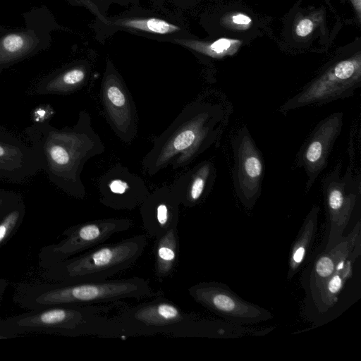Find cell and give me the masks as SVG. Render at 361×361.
Segmentation results:
<instances>
[{
	"mask_svg": "<svg viewBox=\"0 0 361 361\" xmlns=\"http://www.w3.org/2000/svg\"><path fill=\"white\" fill-rule=\"evenodd\" d=\"M24 133L49 181L72 197L84 198L86 190L80 177L84 166L105 150L88 112L81 110L71 127L57 128L47 120L33 122Z\"/></svg>",
	"mask_w": 361,
	"mask_h": 361,
	"instance_id": "obj_1",
	"label": "cell"
},
{
	"mask_svg": "<svg viewBox=\"0 0 361 361\" xmlns=\"http://www.w3.org/2000/svg\"><path fill=\"white\" fill-rule=\"evenodd\" d=\"M225 111L219 104L195 101L188 104L172 123L156 137L142 159L145 172L153 176L171 166L185 167L212 147L224 124Z\"/></svg>",
	"mask_w": 361,
	"mask_h": 361,
	"instance_id": "obj_2",
	"label": "cell"
},
{
	"mask_svg": "<svg viewBox=\"0 0 361 361\" xmlns=\"http://www.w3.org/2000/svg\"><path fill=\"white\" fill-rule=\"evenodd\" d=\"M113 319L122 335L161 333L178 337H202V319L161 297L154 296L149 301L124 308Z\"/></svg>",
	"mask_w": 361,
	"mask_h": 361,
	"instance_id": "obj_3",
	"label": "cell"
},
{
	"mask_svg": "<svg viewBox=\"0 0 361 361\" xmlns=\"http://www.w3.org/2000/svg\"><path fill=\"white\" fill-rule=\"evenodd\" d=\"M147 245L146 234L102 244L84 254L61 262L59 276L67 283L102 281L132 267Z\"/></svg>",
	"mask_w": 361,
	"mask_h": 361,
	"instance_id": "obj_4",
	"label": "cell"
},
{
	"mask_svg": "<svg viewBox=\"0 0 361 361\" xmlns=\"http://www.w3.org/2000/svg\"><path fill=\"white\" fill-rule=\"evenodd\" d=\"M361 85L360 54L330 64L279 109L286 114L298 108L324 105L353 96Z\"/></svg>",
	"mask_w": 361,
	"mask_h": 361,
	"instance_id": "obj_5",
	"label": "cell"
},
{
	"mask_svg": "<svg viewBox=\"0 0 361 361\" xmlns=\"http://www.w3.org/2000/svg\"><path fill=\"white\" fill-rule=\"evenodd\" d=\"M156 296L149 282L143 278L80 282L51 290L38 298L42 305H91L128 298Z\"/></svg>",
	"mask_w": 361,
	"mask_h": 361,
	"instance_id": "obj_6",
	"label": "cell"
},
{
	"mask_svg": "<svg viewBox=\"0 0 361 361\" xmlns=\"http://www.w3.org/2000/svg\"><path fill=\"white\" fill-rule=\"evenodd\" d=\"M341 164L322 180V192L324 199L329 233L325 250L337 244L343 238L357 201L360 196L361 182L353 167L349 165L341 175Z\"/></svg>",
	"mask_w": 361,
	"mask_h": 361,
	"instance_id": "obj_7",
	"label": "cell"
},
{
	"mask_svg": "<svg viewBox=\"0 0 361 361\" xmlns=\"http://www.w3.org/2000/svg\"><path fill=\"white\" fill-rule=\"evenodd\" d=\"M188 293L195 302L231 323L253 324L274 317L269 311L245 300L222 283L200 282L190 286Z\"/></svg>",
	"mask_w": 361,
	"mask_h": 361,
	"instance_id": "obj_8",
	"label": "cell"
},
{
	"mask_svg": "<svg viewBox=\"0 0 361 361\" xmlns=\"http://www.w3.org/2000/svg\"><path fill=\"white\" fill-rule=\"evenodd\" d=\"M233 188L240 203L251 209L260 197L264 161L248 128L239 129L232 141Z\"/></svg>",
	"mask_w": 361,
	"mask_h": 361,
	"instance_id": "obj_9",
	"label": "cell"
},
{
	"mask_svg": "<svg viewBox=\"0 0 361 361\" xmlns=\"http://www.w3.org/2000/svg\"><path fill=\"white\" fill-rule=\"evenodd\" d=\"M343 113L337 111L320 121L297 154L296 165L304 169L307 177V191L327 166L329 154L343 128Z\"/></svg>",
	"mask_w": 361,
	"mask_h": 361,
	"instance_id": "obj_10",
	"label": "cell"
},
{
	"mask_svg": "<svg viewBox=\"0 0 361 361\" xmlns=\"http://www.w3.org/2000/svg\"><path fill=\"white\" fill-rule=\"evenodd\" d=\"M98 190L99 202L115 210H132L150 192L142 178L121 164L112 166L100 177Z\"/></svg>",
	"mask_w": 361,
	"mask_h": 361,
	"instance_id": "obj_11",
	"label": "cell"
},
{
	"mask_svg": "<svg viewBox=\"0 0 361 361\" xmlns=\"http://www.w3.org/2000/svg\"><path fill=\"white\" fill-rule=\"evenodd\" d=\"M105 118L114 133L130 143L137 132V113L133 97L118 77H106L100 91Z\"/></svg>",
	"mask_w": 361,
	"mask_h": 361,
	"instance_id": "obj_12",
	"label": "cell"
},
{
	"mask_svg": "<svg viewBox=\"0 0 361 361\" xmlns=\"http://www.w3.org/2000/svg\"><path fill=\"white\" fill-rule=\"evenodd\" d=\"M132 226V220L124 218L96 219L77 225L65 233L66 238L52 248L51 253L56 259H66L102 245Z\"/></svg>",
	"mask_w": 361,
	"mask_h": 361,
	"instance_id": "obj_13",
	"label": "cell"
},
{
	"mask_svg": "<svg viewBox=\"0 0 361 361\" xmlns=\"http://www.w3.org/2000/svg\"><path fill=\"white\" fill-rule=\"evenodd\" d=\"M41 171L40 160L20 138L0 126V176L1 179L20 183Z\"/></svg>",
	"mask_w": 361,
	"mask_h": 361,
	"instance_id": "obj_14",
	"label": "cell"
},
{
	"mask_svg": "<svg viewBox=\"0 0 361 361\" xmlns=\"http://www.w3.org/2000/svg\"><path fill=\"white\" fill-rule=\"evenodd\" d=\"M180 200L171 186L149 192L140 205L142 227L146 235L155 239L178 227Z\"/></svg>",
	"mask_w": 361,
	"mask_h": 361,
	"instance_id": "obj_15",
	"label": "cell"
},
{
	"mask_svg": "<svg viewBox=\"0 0 361 361\" xmlns=\"http://www.w3.org/2000/svg\"><path fill=\"white\" fill-rule=\"evenodd\" d=\"M360 226L359 221L346 237L324 250L316 259L310 278L311 295L334 274L342 260L350 258L355 261L360 255Z\"/></svg>",
	"mask_w": 361,
	"mask_h": 361,
	"instance_id": "obj_16",
	"label": "cell"
},
{
	"mask_svg": "<svg viewBox=\"0 0 361 361\" xmlns=\"http://www.w3.org/2000/svg\"><path fill=\"white\" fill-rule=\"evenodd\" d=\"M215 168L209 161H204L180 176L171 185L180 204L193 207L207 195L214 179Z\"/></svg>",
	"mask_w": 361,
	"mask_h": 361,
	"instance_id": "obj_17",
	"label": "cell"
},
{
	"mask_svg": "<svg viewBox=\"0 0 361 361\" xmlns=\"http://www.w3.org/2000/svg\"><path fill=\"white\" fill-rule=\"evenodd\" d=\"M319 207L314 205L307 214L290 249L287 279L290 280L300 270L314 242Z\"/></svg>",
	"mask_w": 361,
	"mask_h": 361,
	"instance_id": "obj_18",
	"label": "cell"
},
{
	"mask_svg": "<svg viewBox=\"0 0 361 361\" xmlns=\"http://www.w3.org/2000/svg\"><path fill=\"white\" fill-rule=\"evenodd\" d=\"M154 273L159 280L166 279L175 271L179 256L178 227L169 229L156 238L153 247Z\"/></svg>",
	"mask_w": 361,
	"mask_h": 361,
	"instance_id": "obj_19",
	"label": "cell"
},
{
	"mask_svg": "<svg viewBox=\"0 0 361 361\" xmlns=\"http://www.w3.org/2000/svg\"><path fill=\"white\" fill-rule=\"evenodd\" d=\"M353 262L350 258L342 260L334 274L312 295L319 312H326L336 303L345 282L352 276Z\"/></svg>",
	"mask_w": 361,
	"mask_h": 361,
	"instance_id": "obj_20",
	"label": "cell"
},
{
	"mask_svg": "<svg viewBox=\"0 0 361 361\" xmlns=\"http://www.w3.org/2000/svg\"><path fill=\"white\" fill-rule=\"evenodd\" d=\"M86 78L81 68H73L39 83L35 92L38 94H67L77 91Z\"/></svg>",
	"mask_w": 361,
	"mask_h": 361,
	"instance_id": "obj_21",
	"label": "cell"
},
{
	"mask_svg": "<svg viewBox=\"0 0 361 361\" xmlns=\"http://www.w3.org/2000/svg\"><path fill=\"white\" fill-rule=\"evenodd\" d=\"M27 38L21 35L11 34L6 36L1 42L3 52L0 58V64L12 60V56L23 54L27 49Z\"/></svg>",
	"mask_w": 361,
	"mask_h": 361,
	"instance_id": "obj_22",
	"label": "cell"
},
{
	"mask_svg": "<svg viewBox=\"0 0 361 361\" xmlns=\"http://www.w3.org/2000/svg\"><path fill=\"white\" fill-rule=\"evenodd\" d=\"M122 24L130 27L158 34H167L179 30V27L173 24L157 18L131 20Z\"/></svg>",
	"mask_w": 361,
	"mask_h": 361,
	"instance_id": "obj_23",
	"label": "cell"
},
{
	"mask_svg": "<svg viewBox=\"0 0 361 361\" xmlns=\"http://www.w3.org/2000/svg\"><path fill=\"white\" fill-rule=\"evenodd\" d=\"M24 212V205L21 201L13 209L6 214L0 223V243L6 238L22 216Z\"/></svg>",
	"mask_w": 361,
	"mask_h": 361,
	"instance_id": "obj_24",
	"label": "cell"
},
{
	"mask_svg": "<svg viewBox=\"0 0 361 361\" xmlns=\"http://www.w3.org/2000/svg\"><path fill=\"white\" fill-rule=\"evenodd\" d=\"M21 201L17 193L0 190V212L10 211Z\"/></svg>",
	"mask_w": 361,
	"mask_h": 361,
	"instance_id": "obj_25",
	"label": "cell"
},
{
	"mask_svg": "<svg viewBox=\"0 0 361 361\" xmlns=\"http://www.w3.org/2000/svg\"><path fill=\"white\" fill-rule=\"evenodd\" d=\"M53 110L49 106H40L33 111V122H43L49 120L52 115Z\"/></svg>",
	"mask_w": 361,
	"mask_h": 361,
	"instance_id": "obj_26",
	"label": "cell"
},
{
	"mask_svg": "<svg viewBox=\"0 0 361 361\" xmlns=\"http://www.w3.org/2000/svg\"><path fill=\"white\" fill-rule=\"evenodd\" d=\"M314 27L313 22L309 18L301 19L295 26V32L300 37L310 35Z\"/></svg>",
	"mask_w": 361,
	"mask_h": 361,
	"instance_id": "obj_27",
	"label": "cell"
},
{
	"mask_svg": "<svg viewBox=\"0 0 361 361\" xmlns=\"http://www.w3.org/2000/svg\"><path fill=\"white\" fill-rule=\"evenodd\" d=\"M232 41L227 39L216 40L210 45V49L216 54L226 52L231 46Z\"/></svg>",
	"mask_w": 361,
	"mask_h": 361,
	"instance_id": "obj_28",
	"label": "cell"
},
{
	"mask_svg": "<svg viewBox=\"0 0 361 361\" xmlns=\"http://www.w3.org/2000/svg\"><path fill=\"white\" fill-rule=\"evenodd\" d=\"M231 20L233 24L239 26L248 25L252 22L251 18L243 13H236L232 16Z\"/></svg>",
	"mask_w": 361,
	"mask_h": 361,
	"instance_id": "obj_29",
	"label": "cell"
},
{
	"mask_svg": "<svg viewBox=\"0 0 361 361\" xmlns=\"http://www.w3.org/2000/svg\"><path fill=\"white\" fill-rule=\"evenodd\" d=\"M356 11H357V13L358 14V16L360 17V5H361V3H360V0H351Z\"/></svg>",
	"mask_w": 361,
	"mask_h": 361,
	"instance_id": "obj_30",
	"label": "cell"
},
{
	"mask_svg": "<svg viewBox=\"0 0 361 361\" xmlns=\"http://www.w3.org/2000/svg\"><path fill=\"white\" fill-rule=\"evenodd\" d=\"M1 176H0V180H1Z\"/></svg>",
	"mask_w": 361,
	"mask_h": 361,
	"instance_id": "obj_31",
	"label": "cell"
}]
</instances>
